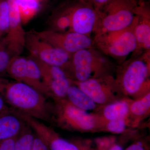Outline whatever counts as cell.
Masks as SVG:
<instances>
[{"label": "cell", "instance_id": "7a4b0ae2", "mask_svg": "<svg viewBox=\"0 0 150 150\" xmlns=\"http://www.w3.org/2000/svg\"><path fill=\"white\" fill-rule=\"evenodd\" d=\"M115 79L122 93L135 96L149 91L150 51L131 56L116 69Z\"/></svg>", "mask_w": 150, "mask_h": 150}, {"label": "cell", "instance_id": "cb8c5ba5", "mask_svg": "<svg viewBox=\"0 0 150 150\" xmlns=\"http://www.w3.org/2000/svg\"><path fill=\"white\" fill-rule=\"evenodd\" d=\"M9 25V12L7 0L0 2V35L7 33Z\"/></svg>", "mask_w": 150, "mask_h": 150}, {"label": "cell", "instance_id": "4316f807", "mask_svg": "<svg viewBox=\"0 0 150 150\" xmlns=\"http://www.w3.org/2000/svg\"><path fill=\"white\" fill-rule=\"evenodd\" d=\"M32 150H49L47 145L38 137H35Z\"/></svg>", "mask_w": 150, "mask_h": 150}, {"label": "cell", "instance_id": "44dd1931", "mask_svg": "<svg viewBox=\"0 0 150 150\" xmlns=\"http://www.w3.org/2000/svg\"><path fill=\"white\" fill-rule=\"evenodd\" d=\"M150 108V93L148 92L138 99L129 101V114L141 117L149 113Z\"/></svg>", "mask_w": 150, "mask_h": 150}, {"label": "cell", "instance_id": "1f68e13d", "mask_svg": "<svg viewBox=\"0 0 150 150\" xmlns=\"http://www.w3.org/2000/svg\"><path fill=\"white\" fill-rule=\"evenodd\" d=\"M77 1L78 2H79L89 3V4H91L90 1V0H77Z\"/></svg>", "mask_w": 150, "mask_h": 150}, {"label": "cell", "instance_id": "ac0fdd59", "mask_svg": "<svg viewBox=\"0 0 150 150\" xmlns=\"http://www.w3.org/2000/svg\"><path fill=\"white\" fill-rule=\"evenodd\" d=\"M129 114V101L125 99L117 100L105 105L102 117L105 121L126 119Z\"/></svg>", "mask_w": 150, "mask_h": 150}, {"label": "cell", "instance_id": "3957f363", "mask_svg": "<svg viewBox=\"0 0 150 150\" xmlns=\"http://www.w3.org/2000/svg\"><path fill=\"white\" fill-rule=\"evenodd\" d=\"M116 69L108 56L93 47L73 54L67 74L72 80L83 81L112 76Z\"/></svg>", "mask_w": 150, "mask_h": 150}, {"label": "cell", "instance_id": "d6a6232c", "mask_svg": "<svg viewBox=\"0 0 150 150\" xmlns=\"http://www.w3.org/2000/svg\"><path fill=\"white\" fill-rule=\"evenodd\" d=\"M136 1H137L139 5L143 4L145 2V0H136Z\"/></svg>", "mask_w": 150, "mask_h": 150}, {"label": "cell", "instance_id": "7c38bea8", "mask_svg": "<svg viewBox=\"0 0 150 150\" xmlns=\"http://www.w3.org/2000/svg\"><path fill=\"white\" fill-rule=\"evenodd\" d=\"M21 116L49 150H81L77 145L61 138L54 129L39 120L24 114Z\"/></svg>", "mask_w": 150, "mask_h": 150}, {"label": "cell", "instance_id": "4dcf8cb0", "mask_svg": "<svg viewBox=\"0 0 150 150\" xmlns=\"http://www.w3.org/2000/svg\"><path fill=\"white\" fill-rule=\"evenodd\" d=\"M109 150H123V148L118 145H115L113 146Z\"/></svg>", "mask_w": 150, "mask_h": 150}, {"label": "cell", "instance_id": "7402d4cb", "mask_svg": "<svg viewBox=\"0 0 150 150\" xmlns=\"http://www.w3.org/2000/svg\"><path fill=\"white\" fill-rule=\"evenodd\" d=\"M71 7L72 6L67 7L56 15L52 21L51 30L59 32L70 31Z\"/></svg>", "mask_w": 150, "mask_h": 150}, {"label": "cell", "instance_id": "f546056e", "mask_svg": "<svg viewBox=\"0 0 150 150\" xmlns=\"http://www.w3.org/2000/svg\"><path fill=\"white\" fill-rule=\"evenodd\" d=\"M126 150H145L142 146H139L138 144H134L129 146Z\"/></svg>", "mask_w": 150, "mask_h": 150}, {"label": "cell", "instance_id": "8992f818", "mask_svg": "<svg viewBox=\"0 0 150 150\" xmlns=\"http://www.w3.org/2000/svg\"><path fill=\"white\" fill-rule=\"evenodd\" d=\"M51 121L61 128L79 131H89L97 127L98 121L95 115L76 107L66 98L53 99Z\"/></svg>", "mask_w": 150, "mask_h": 150}, {"label": "cell", "instance_id": "9c48e42d", "mask_svg": "<svg viewBox=\"0 0 150 150\" xmlns=\"http://www.w3.org/2000/svg\"><path fill=\"white\" fill-rule=\"evenodd\" d=\"M35 33L41 40L72 55L82 49L94 47L91 37L76 33L56 32L51 30Z\"/></svg>", "mask_w": 150, "mask_h": 150}, {"label": "cell", "instance_id": "9a60e30c", "mask_svg": "<svg viewBox=\"0 0 150 150\" xmlns=\"http://www.w3.org/2000/svg\"><path fill=\"white\" fill-rule=\"evenodd\" d=\"M27 126L13 109L0 114V142L18 137Z\"/></svg>", "mask_w": 150, "mask_h": 150}, {"label": "cell", "instance_id": "30bf717a", "mask_svg": "<svg viewBox=\"0 0 150 150\" xmlns=\"http://www.w3.org/2000/svg\"><path fill=\"white\" fill-rule=\"evenodd\" d=\"M32 57L39 66L43 83L50 98L52 99L66 98L67 90L72 84L71 81L66 72L60 67L45 64Z\"/></svg>", "mask_w": 150, "mask_h": 150}, {"label": "cell", "instance_id": "603a6c76", "mask_svg": "<svg viewBox=\"0 0 150 150\" xmlns=\"http://www.w3.org/2000/svg\"><path fill=\"white\" fill-rule=\"evenodd\" d=\"M32 129L27 124L17 138L13 150H32L34 137Z\"/></svg>", "mask_w": 150, "mask_h": 150}, {"label": "cell", "instance_id": "d4e9b609", "mask_svg": "<svg viewBox=\"0 0 150 150\" xmlns=\"http://www.w3.org/2000/svg\"><path fill=\"white\" fill-rule=\"evenodd\" d=\"M105 128L109 132L121 134L126 130L127 126L126 119H118L105 121Z\"/></svg>", "mask_w": 150, "mask_h": 150}, {"label": "cell", "instance_id": "5bb4252c", "mask_svg": "<svg viewBox=\"0 0 150 150\" xmlns=\"http://www.w3.org/2000/svg\"><path fill=\"white\" fill-rule=\"evenodd\" d=\"M136 16L134 34L136 48L131 56H139L145 51H150V9L147 3L145 2L139 5Z\"/></svg>", "mask_w": 150, "mask_h": 150}, {"label": "cell", "instance_id": "f1b7e54d", "mask_svg": "<svg viewBox=\"0 0 150 150\" xmlns=\"http://www.w3.org/2000/svg\"><path fill=\"white\" fill-rule=\"evenodd\" d=\"M11 109V108L8 107L7 104L0 95V114L8 111Z\"/></svg>", "mask_w": 150, "mask_h": 150}, {"label": "cell", "instance_id": "836d02e7", "mask_svg": "<svg viewBox=\"0 0 150 150\" xmlns=\"http://www.w3.org/2000/svg\"><path fill=\"white\" fill-rule=\"evenodd\" d=\"M38 1H48V0H38Z\"/></svg>", "mask_w": 150, "mask_h": 150}, {"label": "cell", "instance_id": "8fae6325", "mask_svg": "<svg viewBox=\"0 0 150 150\" xmlns=\"http://www.w3.org/2000/svg\"><path fill=\"white\" fill-rule=\"evenodd\" d=\"M9 12V25L4 42L13 56H20L25 46V33L16 0H7Z\"/></svg>", "mask_w": 150, "mask_h": 150}, {"label": "cell", "instance_id": "4fadbf2b", "mask_svg": "<svg viewBox=\"0 0 150 150\" xmlns=\"http://www.w3.org/2000/svg\"><path fill=\"white\" fill-rule=\"evenodd\" d=\"M78 2L72 6L70 31L91 37L96 23L97 11L89 3Z\"/></svg>", "mask_w": 150, "mask_h": 150}, {"label": "cell", "instance_id": "83f0119b", "mask_svg": "<svg viewBox=\"0 0 150 150\" xmlns=\"http://www.w3.org/2000/svg\"><path fill=\"white\" fill-rule=\"evenodd\" d=\"M111 0H90L91 4L96 11H98Z\"/></svg>", "mask_w": 150, "mask_h": 150}, {"label": "cell", "instance_id": "e0dca14e", "mask_svg": "<svg viewBox=\"0 0 150 150\" xmlns=\"http://www.w3.org/2000/svg\"><path fill=\"white\" fill-rule=\"evenodd\" d=\"M66 98L73 105L86 111L95 110L98 105L79 87L73 83L67 90Z\"/></svg>", "mask_w": 150, "mask_h": 150}, {"label": "cell", "instance_id": "277c9868", "mask_svg": "<svg viewBox=\"0 0 150 150\" xmlns=\"http://www.w3.org/2000/svg\"><path fill=\"white\" fill-rule=\"evenodd\" d=\"M138 6L136 0H111L97 11L94 34L117 31L129 27L134 21Z\"/></svg>", "mask_w": 150, "mask_h": 150}, {"label": "cell", "instance_id": "ffe728a7", "mask_svg": "<svg viewBox=\"0 0 150 150\" xmlns=\"http://www.w3.org/2000/svg\"><path fill=\"white\" fill-rule=\"evenodd\" d=\"M23 24H26L37 13L40 6L38 0H16Z\"/></svg>", "mask_w": 150, "mask_h": 150}, {"label": "cell", "instance_id": "ba28073f", "mask_svg": "<svg viewBox=\"0 0 150 150\" xmlns=\"http://www.w3.org/2000/svg\"><path fill=\"white\" fill-rule=\"evenodd\" d=\"M97 105H105L117 100L116 93L121 92L112 76L83 81L72 80Z\"/></svg>", "mask_w": 150, "mask_h": 150}, {"label": "cell", "instance_id": "484cf974", "mask_svg": "<svg viewBox=\"0 0 150 150\" xmlns=\"http://www.w3.org/2000/svg\"><path fill=\"white\" fill-rule=\"evenodd\" d=\"M12 138L0 142V150H13L17 138Z\"/></svg>", "mask_w": 150, "mask_h": 150}, {"label": "cell", "instance_id": "2e32d148", "mask_svg": "<svg viewBox=\"0 0 150 150\" xmlns=\"http://www.w3.org/2000/svg\"><path fill=\"white\" fill-rule=\"evenodd\" d=\"M23 83L33 88L46 97L50 98L48 90L43 83L39 66L31 56L27 58V70Z\"/></svg>", "mask_w": 150, "mask_h": 150}, {"label": "cell", "instance_id": "d6986e66", "mask_svg": "<svg viewBox=\"0 0 150 150\" xmlns=\"http://www.w3.org/2000/svg\"><path fill=\"white\" fill-rule=\"evenodd\" d=\"M27 58L21 56L12 57L6 73L15 81L23 83L27 70Z\"/></svg>", "mask_w": 150, "mask_h": 150}, {"label": "cell", "instance_id": "6da1fadb", "mask_svg": "<svg viewBox=\"0 0 150 150\" xmlns=\"http://www.w3.org/2000/svg\"><path fill=\"white\" fill-rule=\"evenodd\" d=\"M0 95L11 108L46 122L51 121V104L46 97L21 82L0 77Z\"/></svg>", "mask_w": 150, "mask_h": 150}, {"label": "cell", "instance_id": "5b68a950", "mask_svg": "<svg viewBox=\"0 0 150 150\" xmlns=\"http://www.w3.org/2000/svg\"><path fill=\"white\" fill-rule=\"evenodd\" d=\"M136 16L131 25L125 29L95 35L94 46L106 56L123 63L136 49Z\"/></svg>", "mask_w": 150, "mask_h": 150}, {"label": "cell", "instance_id": "52a82bcc", "mask_svg": "<svg viewBox=\"0 0 150 150\" xmlns=\"http://www.w3.org/2000/svg\"><path fill=\"white\" fill-rule=\"evenodd\" d=\"M25 47L32 57L45 64L60 67L67 73L72 54L41 40L34 31L26 32Z\"/></svg>", "mask_w": 150, "mask_h": 150}]
</instances>
